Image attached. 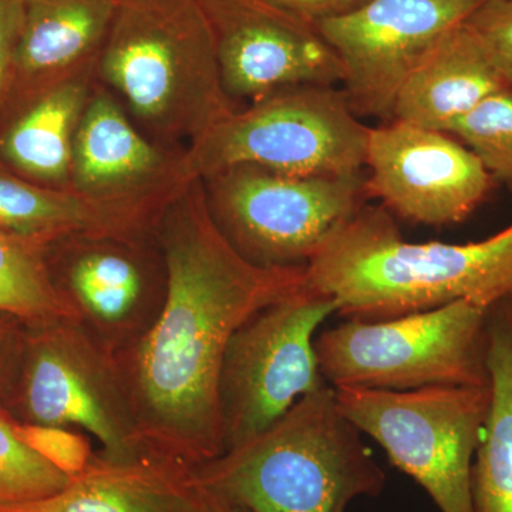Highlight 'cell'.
Listing matches in <instances>:
<instances>
[{
    "label": "cell",
    "mask_w": 512,
    "mask_h": 512,
    "mask_svg": "<svg viewBox=\"0 0 512 512\" xmlns=\"http://www.w3.org/2000/svg\"><path fill=\"white\" fill-rule=\"evenodd\" d=\"M167 293L134 362L138 413L153 456L191 470L224 453L222 363L234 333L306 285V266L245 258L214 220L201 180L160 221Z\"/></svg>",
    "instance_id": "1"
},
{
    "label": "cell",
    "mask_w": 512,
    "mask_h": 512,
    "mask_svg": "<svg viewBox=\"0 0 512 512\" xmlns=\"http://www.w3.org/2000/svg\"><path fill=\"white\" fill-rule=\"evenodd\" d=\"M306 282L346 319H389L456 301L512 299V222L467 244L409 242L384 208L362 207L306 264Z\"/></svg>",
    "instance_id": "2"
},
{
    "label": "cell",
    "mask_w": 512,
    "mask_h": 512,
    "mask_svg": "<svg viewBox=\"0 0 512 512\" xmlns=\"http://www.w3.org/2000/svg\"><path fill=\"white\" fill-rule=\"evenodd\" d=\"M192 474L198 487L249 512H346L387 480L330 384Z\"/></svg>",
    "instance_id": "3"
},
{
    "label": "cell",
    "mask_w": 512,
    "mask_h": 512,
    "mask_svg": "<svg viewBox=\"0 0 512 512\" xmlns=\"http://www.w3.org/2000/svg\"><path fill=\"white\" fill-rule=\"evenodd\" d=\"M96 76L170 150H183L174 146L187 147L238 110L198 0H117Z\"/></svg>",
    "instance_id": "4"
},
{
    "label": "cell",
    "mask_w": 512,
    "mask_h": 512,
    "mask_svg": "<svg viewBox=\"0 0 512 512\" xmlns=\"http://www.w3.org/2000/svg\"><path fill=\"white\" fill-rule=\"evenodd\" d=\"M370 128L335 86H298L252 101L181 150L185 180L235 165L291 175L362 174Z\"/></svg>",
    "instance_id": "5"
},
{
    "label": "cell",
    "mask_w": 512,
    "mask_h": 512,
    "mask_svg": "<svg viewBox=\"0 0 512 512\" xmlns=\"http://www.w3.org/2000/svg\"><path fill=\"white\" fill-rule=\"evenodd\" d=\"M490 312L456 301L389 319H346L316 336L320 372L333 387L488 386Z\"/></svg>",
    "instance_id": "6"
},
{
    "label": "cell",
    "mask_w": 512,
    "mask_h": 512,
    "mask_svg": "<svg viewBox=\"0 0 512 512\" xmlns=\"http://www.w3.org/2000/svg\"><path fill=\"white\" fill-rule=\"evenodd\" d=\"M340 412L429 494L440 512H474L471 476L483 437L488 386L413 390L335 387Z\"/></svg>",
    "instance_id": "7"
},
{
    "label": "cell",
    "mask_w": 512,
    "mask_h": 512,
    "mask_svg": "<svg viewBox=\"0 0 512 512\" xmlns=\"http://www.w3.org/2000/svg\"><path fill=\"white\" fill-rule=\"evenodd\" d=\"M201 181L225 237L262 266H306L367 198L362 174L291 175L235 165Z\"/></svg>",
    "instance_id": "8"
},
{
    "label": "cell",
    "mask_w": 512,
    "mask_h": 512,
    "mask_svg": "<svg viewBox=\"0 0 512 512\" xmlns=\"http://www.w3.org/2000/svg\"><path fill=\"white\" fill-rule=\"evenodd\" d=\"M338 302L303 286L248 319L234 333L222 363L220 402L224 453L255 439L302 397L329 384L315 340Z\"/></svg>",
    "instance_id": "9"
},
{
    "label": "cell",
    "mask_w": 512,
    "mask_h": 512,
    "mask_svg": "<svg viewBox=\"0 0 512 512\" xmlns=\"http://www.w3.org/2000/svg\"><path fill=\"white\" fill-rule=\"evenodd\" d=\"M484 0H367L319 20L345 70L343 92L359 119L393 120L407 77Z\"/></svg>",
    "instance_id": "10"
},
{
    "label": "cell",
    "mask_w": 512,
    "mask_h": 512,
    "mask_svg": "<svg viewBox=\"0 0 512 512\" xmlns=\"http://www.w3.org/2000/svg\"><path fill=\"white\" fill-rule=\"evenodd\" d=\"M232 100L298 86H336L345 70L316 23L271 0H198Z\"/></svg>",
    "instance_id": "11"
},
{
    "label": "cell",
    "mask_w": 512,
    "mask_h": 512,
    "mask_svg": "<svg viewBox=\"0 0 512 512\" xmlns=\"http://www.w3.org/2000/svg\"><path fill=\"white\" fill-rule=\"evenodd\" d=\"M365 167L367 197L404 220L434 227L466 221L494 180L448 133L397 120L370 128Z\"/></svg>",
    "instance_id": "12"
},
{
    "label": "cell",
    "mask_w": 512,
    "mask_h": 512,
    "mask_svg": "<svg viewBox=\"0 0 512 512\" xmlns=\"http://www.w3.org/2000/svg\"><path fill=\"white\" fill-rule=\"evenodd\" d=\"M20 5L22 30L0 128L47 90L96 76L117 0H20Z\"/></svg>",
    "instance_id": "13"
},
{
    "label": "cell",
    "mask_w": 512,
    "mask_h": 512,
    "mask_svg": "<svg viewBox=\"0 0 512 512\" xmlns=\"http://www.w3.org/2000/svg\"><path fill=\"white\" fill-rule=\"evenodd\" d=\"M180 154L148 137L97 82L74 138L72 188L97 197L181 190L191 183L181 175Z\"/></svg>",
    "instance_id": "14"
},
{
    "label": "cell",
    "mask_w": 512,
    "mask_h": 512,
    "mask_svg": "<svg viewBox=\"0 0 512 512\" xmlns=\"http://www.w3.org/2000/svg\"><path fill=\"white\" fill-rule=\"evenodd\" d=\"M180 192L97 197L0 170V231L43 245L60 238L126 239L157 225Z\"/></svg>",
    "instance_id": "15"
},
{
    "label": "cell",
    "mask_w": 512,
    "mask_h": 512,
    "mask_svg": "<svg viewBox=\"0 0 512 512\" xmlns=\"http://www.w3.org/2000/svg\"><path fill=\"white\" fill-rule=\"evenodd\" d=\"M191 468L154 456L92 461L57 494L0 512H200Z\"/></svg>",
    "instance_id": "16"
},
{
    "label": "cell",
    "mask_w": 512,
    "mask_h": 512,
    "mask_svg": "<svg viewBox=\"0 0 512 512\" xmlns=\"http://www.w3.org/2000/svg\"><path fill=\"white\" fill-rule=\"evenodd\" d=\"M507 84L466 22L431 50L407 77L393 120L450 133L451 127Z\"/></svg>",
    "instance_id": "17"
},
{
    "label": "cell",
    "mask_w": 512,
    "mask_h": 512,
    "mask_svg": "<svg viewBox=\"0 0 512 512\" xmlns=\"http://www.w3.org/2000/svg\"><path fill=\"white\" fill-rule=\"evenodd\" d=\"M25 404L33 423L89 431L116 463L141 458L96 380L72 350L53 340L37 343L25 379Z\"/></svg>",
    "instance_id": "18"
},
{
    "label": "cell",
    "mask_w": 512,
    "mask_h": 512,
    "mask_svg": "<svg viewBox=\"0 0 512 512\" xmlns=\"http://www.w3.org/2000/svg\"><path fill=\"white\" fill-rule=\"evenodd\" d=\"M96 83L77 77L13 114L0 128V161L33 183L72 188L74 138Z\"/></svg>",
    "instance_id": "19"
},
{
    "label": "cell",
    "mask_w": 512,
    "mask_h": 512,
    "mask_svg": "<svg viewBox=\"0 0 512 512\" xmlns=\"http://www.w3.org/2000/svg\"><path fill=\"white\" fill-rule=\"evenodd\" d=\"M491 403L474 458V512H512V299L494 305L488 322Z\"/></svg>",
    "instance_id": "20"
},
{
    "label": "cell",
    "mask_w": 512,
    "mask_h": 512,
    "mask_svg": "<svg viewBox=\"0 0 512 512\" xmlns=\"http://www.w3.org/2000/svg\"><path fill=\"white\" fill-rule=\"evenodd\" d=\"M45 247L0 231V312L29 320L66 318L73 312L50 278Z\"/></svg>",
    "instance_id": "21"
},
{
    "label": "cell",
    "mask_w": 512,
    "mask_h": 512,
    "mask_svg": "<svg viewBox=\"0 0 512 512\" xmlns=\"http://www.w3.org/2000/svg\"><path fill=\"white\" fill-rule=\"evenodd\" d=\"M70 288L96 318L117 322L136 306L143 281L137 266L126 256L94 251L74 262Z\"/></svg>",
    "instance_id": "22"
},
{
    "label": "cell",
    "mask_w": 512,
    "mask_h": 512,
    "mask_svg": "<svg viewBox=\"0 0 512 512\" xmlns=\"http://www.w3.org/2000/svg\"><path fill=\"white\" fill-rule=\"evenodd\" d=\"M448 134L460 138L494 180L512 188V86L481 101Z\"/></svg>",
    "instance_id": "23"
},
{
    "label": "cell",
    "mask_w": 512,
    "mask_h": 512,
    "mask_svg": "<svg viewBox=\"0 0 512 512\" xmlns=\"http://www.w3.org/2000/svg\"><path fill=\"white\" fill-rule=\"evenodd\" d=\"M72 478L30 450L0 417V511L57 494Z\"/></svg>",
    "instance_id": "24"
},
{
    "label": "cell",
    "mask_w": 512,
    "mask_h": 512,
    "mask_svg": "<svg viewBox=\"0 0 512 512\" xmlns=\"http://www.w3.org/2000/svg\"><path fill=\"white\" fill-rule=\"evenodd\" d=\"M16 434L37 456L62 471L67 477L80 476L92 464L86 439L59 426L46 424H15Z\"/></svg>",
    "instance_id": "25"
},
{
    "label": "cell",
    "mask_w": 512,
    "mask_h": 512,
    "mask_svg": "<svg viewBox=\"0 0 512 512\" xmlns=\"http://www.w3.org/2000/svg\"><path fill=\"white\" fill-rule=\"evenodd\" d=\"M495 69L512 86V0H484L466 20Z\"/></svg>",
    "instance_id": "26"
},
{
    "label": "cell",
    "mask_w": 512,
    "mask_h": 512,
    "mask_svg": "<svg viewBox=\"0 0 512 512\" xmlns=\"http://www.w3.org/2000/svg\"><path fill=\"white\" fill-rule=\"evenodd\" d=\"M22 22L23 10L20 0H0V123L12 87L15 53Z\"/></svg>",
    "instance_id": "27"
},
{
    "label": "cell",
    "mask_w": 512,
    "mask_h": 512,
    "mask_svg": "<svg viewBox=\"0 0 512 512\" xmlns=\"http://www.w3.org/2000/svg\"><path fill=\"white\" fill-rule=\"evenodd\" d=\"M271 2L312 23L348 12L357 6L355 0H271Z\"/></svg>",
    "instance_id": "28"
},
{
    "label": "cell",
    "mask_w": 512,
    "mask_h": 512,
    "mask_svg": "<svg viewBox=\"0 0 512 512\" xmlns=\"http://www.w3.org/2000/svg\"><path fill=\"white\" fill-rule=\"evenodd\" d=\"M198 488H200L201 494L200 512H249L237 504L229 503L224 498L204 490V488Z\"/></svg>",
    "instance_id": "29"
},
{
    "label": "cell",
    "mask_w": 512,
    "mask_h": 512,
    "mask_svg": "<svg viewBox=\"0 0 512 512\" xmlns=\"http://www.w3.org/2000/svg\"><path fill=\"white\" fill-rule=\"evenodd\" d=\"M356 5H360V3H365L367 0H355Z\"/></svg>",
    "instance_id": "30"
}]
</instances>
